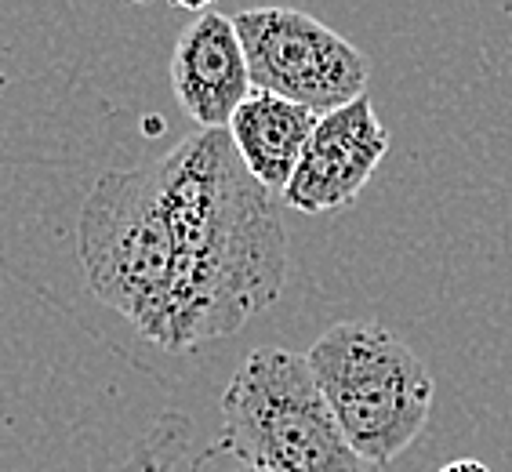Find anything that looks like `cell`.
<instances>
[{
    "instance_id": "cell-2",
    "label": "cell",
    "mask_w": 512,
    "mask_h": 472,
    "mask_svg": "<svg viewBox=\"0 0 512 472\" xmlns=\"http://www.w3.org/2000/svg\"><path fill=\"white\" fill-rule=\"evenodd\" d=\"M306 360L349 451L367 469L396 462L422 436L433 411V374L389 327L371 320L327 327Z\"/></svg>"
},
{
    "instance_id": "cell-10",
    "label": "cell",
    "mask_w": 512,
    "mask_h": 472,
    "mask_svg": "<svg viewBox=\"0 0 512 472\" xmlns=\"http://www.w3.org/2000/svg\"><path fill=\"white\" fill-rule=\"evenodd\" d=\"M142 472H160V469L153 462H146V465H142ZM240 472H255V469H240Z\"/></svg>"
},
{
    "instance_id": "cell-5",
    "label": "cell",
    "mask_w": 512,
    "mask_h": 472,
    "mask_svg": "<svg viewBox=\"0 0 512 472\" xmlns=\"http://www.w3.org/2000/svg\"><path fill=\"white\" fill-rule=\"evenodd\" d=\"M233 26L255 88L313 109L320 117L367 95V55L306 11L251 8L233 15Z\"/></svg>"
},
{
    "instance_id": "cell-6",
    "label": "cell",
    "mask_w": 512,
    "mask_h": 472,
    "mask_svg": "<svg viewBox=\"0 0 512 472\" xmlns=\"http://www.w3.org/2000/svg\"><path fill=\"white\" fill-rule=\"evenodd\" d=\"M389 153V131L371 99H356L316 120L306 153L284 189V204L302 215L349 207Z\"/></svg>"
},
{
    "instance_id": "cell-7",
    "label": "cell",
    "mask_w": 512,
    "mask_h": 472,
    "mask_svg": "<svg viewBox=\"0 0 512 472\" xmlns=\"http://www.w3.org/2000/svg\"><path fill=\"white\" fill-rule=\"evenodd\" d=\"M171 88L197 120V131L229 128L233 113L255 91L233 19L207 8L189 22L171 51Z\"/></svg>"
},
{
    "instance_id": "cell-8",
    "label": "cell",
    "mask_w": 512,
    "mask_h": 472,
    "mask_svg": "<svg viewBox=\"0 0 512 472\" xmlns=\"http://www.w3.org/2000/svg\"><path fill=\"white\" fill-rule=\"evenodd\" d=\"M316 120H320V113H313V109L255 88L244 99V106L233 113L226 131L233 138V149L244 160V168L251 171V178H258V186H266L273 197L276 193L284 197L287 182L306 153Z\"/></svg>"
},
{
    "instance_id": "cell-3",
    "label": "cell",
    "mask_w": 512,
    "mask_h": 472,
    "mask_svg": "<svg viewBox=\"0 0 512 472\" xmlns=\"http://www.w3.org/2000/svg\"><path fill=\"white\" fill-rule=\"evenodd\" d=\"M77 255L88 291L138 335L168 349L175 313V262L149 164L106 171L84 200Z\"/></svg>"
},
{
    "instance_id": "cell-4",
    "label": "cell",
    "mask_w": 512,
    "mask_h": 472,
    "mask_svg": "<svg viewBox=\"0 0 512 472\" xmlns=\"http://www.w3.org/2000/svg\"><path fill=\"white\" fill-rule=\"evenodd\" d=\"M255 472H367L349 451L306 353L255 349L222 396V443Z\"/></svg>"
},
{
    "instance_id": "cell-1",
    "label": "cell",
    "mask_w": 512,
    "mask_h": 472,
    "mask_svg": "<svg viewBox=\"0 0 512 472\" xmlns=\"http://www.w3.org/2000/svg\"><path fill=\"white\" fill-rule=\"evenodd\" d=\"M175 262L171 353L237 335L287 280L284 211L244 168L229 131H193L149 164Z\"/></svg>"
},
{
    "instance_id": "cell-9",
    "label": "cell",
    "mask_w": 512,
    "mask_h": 472,
    "mask_svg": "<svg viewBox=\"0 0 512 472\" xmlns=\"http://www.w3.org/2000/svg\"><path fill=\"white\" fill-rule=\"evenodd\" d=\"M440 472H491L483 462H476V458H458V462H447Z\"/></svg>"
}]
</instances>
